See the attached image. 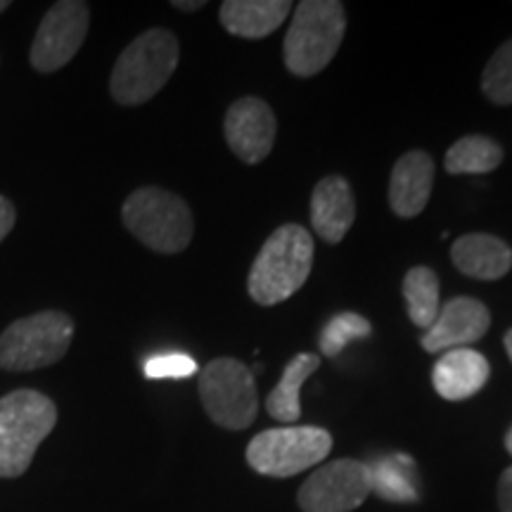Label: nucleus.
<instances>
[{"label":"nucleus","instance_id":"nucleus-1","mask_svg":"<svg viewBox=\"0 0 512 512\" xmlns=\"http://www.w3.org/2000/svg\"><path fill=\"white\" fill-rule=\"evenodd\" d=\"M313 266V238L309 230L287 223L264 242L249 268L247 290L261 306L290 299L309 278Z\"/></svg>","mask_w":512,"mask_h":512},{"label":"nucleus","instance_id":"nucleus-2","mask_svg":"<svg viewBox=\"0 0 512 512\" xmlns=\"http://www.w3.org/2000/svg\"><path fill=\"white\" fill-rule=\"evenodd\" d=\"M55 425L57 406L50 396L36 389L5 394L0 399V477H22Z\"/></svg>","mask_w":512,"mask_h":512},{"label":"nucleus","instance_id":"nucleus-3","mask_svg":"<svg viewBox=\"0 0 512 512\" xmlns=\"http://www.w3.org/2000/svg\"><path fill=\"white\" fill-rule=\"evenodd\" d=\"M176 36L166 29H150L128 43L110 76V93L119 105L136 107L152 100L169 83L178 67Z\"/></svg>","mask_w":512,"mask_h":512},{"label":"nucleus","instance_id":"nucleus-4","mask_svg":"<svg viewBox=\"0 0 512 512\" xmlns=\"http://www.w3.org/2000/svg\"><path fill=\"white\" fill-rule=\"evenodd\" d=\"M347 34V10L339 0H304L285 34V67L294 76L323 72Z\"/></svg>","mask_w":512,"mask_h":512},{"label":"nucleus","instance_id":"nucleus-5","mask_svg":"<svg viewBox=\"0 0 512 512\" xmlns=\"http://www.w3.org/2000/svg\"><path fill=\"white\" fill-rule=\"evenodd\" d=\"M74 320L64 311H38L0 332V370L31 373L55 366L67 356L74 339Z\"/></svg>","mask_w":512,"mask_h":512},{"label":"nucleus","instance_id":"nucleus-6","mask_svg":"<svg viewBox=\"0 0 512 512\" xmlns=\"http://www.w3.org/2000/svg\"><path fill=\"white\" fill-rule=\"evenodd\" d=\"M121 219L133 238L159 254H178L195 233L192 211L181 197L164 188H138L126 197Z\"/></svg>","mask_w":512,"mask_h":512},{"label":"nucleus","instance_id":"nucleus-7","mask_svg":"<svg viewBox=\"0 0 512 512\" xmlns=\"http://www.w3.org/2000/svg\"><path fill=\"white\" fill-rule=\"evenodd\" d=\"M200 399L204 411L223 430H247L259 411L254 373L238 358H214L200 373Z\"/></svg>","mask_w":512,"mask_h":512},{"label":"nucleus","instance_id":"nucleus-8","mask_svg":"<svg viewBox=\"0 0 512 512\" xmlns=\"http://www.w3.org/2000/svg\"><path fill=\"white\" fill-rule=\"evenodd\" d=\"M332 451V437L323 427H275L249 441L247 463L266 477H294L323 463Z\"/></svg>","mask_w":512,"mask_h":512},{"label":"nucleus","instance_id":"nucleus-9","mask_svg":"<svg viewBox=\"0 0 512 512\" xmlns=\"http://www.w3.org/2000/svg\"><path fill=\"white\" fill-rule=\"evenodd\" d=\"M91 27V8L81 0H60L46 12L31 43L29 62L38 74L67 67L83 46Z\"/></svg>","mask_w":512,"mask_h":512},{"label":"nucleus","instance_id":"nucleus-10","mask_svg":"<svg viewBox=\"0 0 512 512\" xmlns=\"http://www.w3.org/2000/svg\"><path fill=\"white\" fill-rule=\"evenodd\" d=\"M370 496V470L361 460H332L318 467L299 489L304 512H351Z\"/></svg>","mask_w":512,"mask_h":512},{"label":"nucleus","instance_id":"nucleus-11","mask_svg":"<svg viewBox=\"0 0 512 512\" xmlns=\"http://www.w3.org/2000/svg\"><path fill=\"white\" fill-rule=\"evenodd\" d=\"M275 114L261 98H240L228 107L223 133L235 157L245 164H261L275 143Z\"/></svg>","mask_w":512,"mask_h":512},{"label":"nucleus","instance_id":"nucleus-12","mask_svg":"<svg viewBox=\"0 0 512 512\" xmlns=\"http://www.w3.org/2000/svg\"><path fill=\"white\" fill-rule=\"evenodd\" d=\"M491 328V313L479 299L456 297L439 309L437 320L430 330L422 335V349L430 354L441 351L465 349L467 344H475Z\"/></svg>","mask_w":512,"mask_h":512},{"label":"nucleus","instance_id":"nucleus-13","mask_svg":"<svg viewBox=\"0 0 512 512\" xmlns=\"http://www.w3.org/2000/svg\"><path fill=\"white\" fill-rule=\"evenodd\" d=\"M354 219L356 200L347 178H320L311 195V226L318 238H323L328 245H337L354 226Z\"/></svg>","mask_w":512,"mask_h":512},{"label":"nucleus","instance_id":"nucleus-14","mask_svg":"<svg viewBox=\"0 0 512 512\" xmlns=\"http://www.w3.org/2000/svg\"><path fill=\"white\" fill-rule=\"evenodd\" d=\"M434 185V159L422 150H411L396 159L389 181V204L401 219H415L427 207Z\"/></svg>","mask_w":512,"mask_h":512},{"label":"nucleus","instance_id":"nucleus-15","mask_svg":"<svg viewBox=\"0 0 512 512\" xmlns=\"http://www.w3.org/2000/svg\"><path fill=\"white\" fill-rule=\"evenodd\" d=\"M489 373V361L479 351L470 347L451 349L444 351L434 366L432 382L441 399L465 401L484 389Z\"/></svg>","mask_w":512,"mask_h":512},{"label":"nucleus","instance_id":"nucleus-16","mask_svg":"<svg viewBox=\"0 0 512 512\" xmlns=\"http://www.w3.org/2000/svg\"><path fill=\"white\" fill-rule=\"evenodd\" d=\"M451 259L467 278L501 280L512 268V249L496 235L467 233L453 242Z\"/></svg>","mask_w":512,"mask_h":512},{"label":"nucleus","instance_id":"nucleus-17","mask_svg":"<svg viewBox=\"0 0 512 512\" xmlns=\"http://www.w3.org/2000/svg\"><path fill=\"white\" fill-rule=\"evenodd\" d=\"M287 0H226L219 17L228 34L240 38H266L290 17Z\"/></svg>","mask_w":512,"mask_h":512},{"label":"nucleus","instance_id":"nucleus-18","mask_svg":"<svg viewBox=\"0 0 512 512\" xmlns=\"http://www.w3.org/2000/svg\"><path fill=\"white\" fill-rule=\"evenodd\" d=\"M320 368V356L316 354H297L290 363L285 366V373L280 377V382L275 384V389L268 394L266 399V411L273 420L292 422L299 420L302 415V403H299V392H302V384Z\"/></svg>","mask_w":512,"mask_h":512},{"label":"nucleus","instance_id":"nucleus-19","mask_svg":"<svg viewBox=\"0 0 512 512\" xmlns=\"http://www.w3.org/2000/svg\"><path fill=\"white\" fill-rule=\"evenodd\" d=\"M501 162L503 147L494 138L465 136L448 147L444 166L453 176H479L498 169Z\"/></svg>","mask_w":512,"mask_h":512},{"label":"nucleus","instance_id":"nucleus-20","mask_svg":"<svg viewBox=\"0 0 512 512\" xmlns=\"http://www.w3.org/2000/svg\"><path fill=\"white\" fill-rule=\"evenodd\" d=\"M403 297H406L408 316L415 328L430 330L441 309L437 273L427 266L411 268L403 278Z\"/></svg>","mask_w":512,"mask_h":512},{"label":"nucleus","instance_id":"nucleus-21","mask_svg":"<svg viewBox=\"0 0 512 512\" xmlns=\"http://www.w3.org/2000/svg\"><path fill=\"white\" fill-rule=\"evenodd\" d=\"M370 491H375L382 501L415 503L418 489L413 482V460L408 456L384 458L380 463L368 465Z\"/></svg>","mask_w":512,"mask_h":512},{"label":"nucleus","instance_id":"nucleus-22","mask_svg":"<svg viewBox=\"0 0 512 512\" xmlns=\"http://www.w3.org/2000/svg\"><path fill=\"white\" fill-rule=\"evenodd\" d=\"M373 325H370L368 318H363L361 313L356 311H342L337 316H332L325 325L323 332H320V351H323L328 358H335L344 351L349 342L354 339H363L370 335Z\"/></svg>","mask_w":512,"mask_h":512},{"label":"nucleus","instance_id":"nucleus-23","mask_svg":"<svg viewBox=\"0 0 512 512\" xmlns=\"http://www.w3.org/2000/svg\"><path fill=\"white\" fill-rule=\"evenodd\" d=\"M482 93L494 105H512V38L491 55L482 74Z\"/></svg>","mask_w":512,"mask_h":512},{"label":"nucleus","instance_id":"nucleus-24","mask_svg":"<svg viewBox=\"0 0 512 512\" xmlns=\"http://www.w3.org/2000/svg\"><path fill=\"white\" fill-rule=\"evenodd\" d=\"M197 373V361L188 354L174 351V354H159L145 361L147 380H185Z\"/></svg>","mask_w":512,"mask_h":512},{"label":"nucleus","instance_id":"nucleus-25","mask_svg":"<svg viewBox=\"0 0 512 512\" xmlns=\"http://www.w3.org/2000/svg\"><path fill=\"white\" fill-rule=\"evenodd\" d=\"M15 221H17L15 204H12L8 197L0 195V242L8 238L10 230L15 228Z\"/></svg>","mask_w":512,"mask_h":512},{"label":"nucleus","instance_id":"nucleus-26","mask_svg":"<svg viewBox=\"0 0 512 512\" xmlns=\"http://www.w3.org/2000/svg\"><path fill=\"white\" fill-rule=\"evenodd\" d=\"M498 508L501 512H512V467L498 479Z\"/></svg>","mask_w":512,"mask_h":512},{"label":"nucleus","instance_id":"nucleus-27","mask_svg":"<svg viewBox=\"0 0 512 512\" xmlns=\"http://www.w3.org/2000/svg\"><path fill=\"white\" fill-rule=\"evenodd\" d=\"M204 0H197V3H183V0H174V8H178V10H188V12H192V10H202L204 8Z\"/></svg>","mask_w":512,"mask_h":512},{"label":"nucleus","instance_id":"nucleus-28","mask_svg":"<svg viewBox=\"0 0 512 512\" xmlns=\"http://www.w3.org/2000/svg\"><path fill=\"white\" fill-rule=\"evenodd\" d=\"M503 344H505V351H508V356H510V361H512V328H510L508 332H505Z\"/></svg>","mask_w":512,"mask_h":512},{"label":"nucleus","instance_id":"nucleus-29","mask_svg":"<svg viewBox=\"0 0 512 512\" xmlns=\"http://www.w3.org/2000/svg\"><path fill=\"white\" fill-rule=\"evenodd\" d=\"M505 448H508V453L512 456V427L508 430V434H505Z\"/></svg>","mask_w":512,"mask_h":512},{"label":"nucleus","instance_id":"nucleus-30","mask_svg":"<svg viewBox=\"0 0 512 512\" xmlns=\"http://www.w3.org/2000/svg\"><path fill=\"white\" fill-rule=\"evenodd\" d=\"M10 0H0V12H5V10H8L10 8Z\"/></svg>","mask_w":512,"mask_h":512}]
</instances>
